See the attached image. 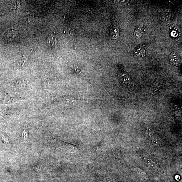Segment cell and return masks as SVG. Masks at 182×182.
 Wrapping results in <instances>:
<instances>
[{
  "instance_id": "obj_1",
  "label": "cell",
  "mask_w": 182,
  "mask_h": 182,
  "mask_svg": "<svg viewBox=\"0 0 182 182\" xmlns=\"http://www.w3.org/2000/svg\"><path fill=\"white\" fill-rule=\"evenodd\" d=\"M17 31L13 29H9L5 33L4 37V40L7 42L12 41L16 35Z\"/></svg>"
},
{
  "instance_id": "obj_2",
  "label": "cell",
  "mask_w": 182,
  "mask_h": 182,
  "mask_svg": "<svg viewBox=\"0 0 182 182\" xmlns=\"http://www.w3.org/2000/svg\"><path fill=\"white\" fill-rule=\"evenodd\" d=\"M135 56L144 57L146 54V50L143 46L140 45L134 51Z\"/></svg>"
},
{
  "instance_id": "obj_3",
  "label": "cell",
  "mask_w": 182,
  "mask_h": 182,
  "mask_svg": "<svg viewBox=\"0 0 182 182\" xmlns=\"http://www.w3.org/2000/svg\"><path fill=\"white\" fill-rule=\"evenodd\" d=\"M110 35L112 39H116L119 35V28L116 27H114L110 29Z\"/></svg>"
},
{
  "instance_id": "obj_4",
  "label": "cell",
  "mask_w": 182,
  "mask_h": 182,
  "mask_svg": "<svg viewBox=\"0 0 182 182\" xmlns=\"http://www.w3.org/2000/svg\"><path fill=\"white\" fill-rule=\"evenodd\" d=\"M57 42L56 36L54 34H51L47 38V43L50 46H55Z\"/></svg>"
},
{
  "instance_id": "obj_5",
  "label": "cell",
  "mask_w": 182,
  "mask_h": 182,
  "mask_svg": "<svg viewBox=\"0 0 182 182\" xmlns=\"http://www.w3.org/2000/svg\"><path fill=\"white\" fill-rule=\"evenodd\" d=\"M143 29L141 27H138L135 30L134 36L136 39H139L141 37L143 34Z\"/></svg>"
},
{
  "instance_id": "obj_6",
  "label": "cell",
  "mask_w": 182,
  "mask_h": 182,
  "mask_svg": "<svg viewBox=\"0 0 182 182\" xmlns=\"http://www.w3.org/2000/svg\"><path fill=\"white\" fill-rule=\"evenodd\" d=\"M170 60L175 64H178L179 61V59L178 55L176 53H172L170 56Z\"/></svg>"
},
{
  "instance_id": "obj_7",
  "label": "cell",
  "mask_w": 182,
  "mask_h": 182,
  "mask_svg": "<svg viewBox=\"0 0 182 182\" xmlns=\"http://www.w3.org/2000/svg\"><path fill=\"white\" fill-rule=\"evenodd\" d=\"M171 12L170 11H165L163 14V19L164 21H168L170 18Z\"/></svg>"
},
{
  "instance_id": "obj_8",
  "label": "cell",
  "mask_w": 182,
  "mask_h": 182,
  "mask_svg": "<svg viewBox=\"0 0 182 182\" xmlns=\"http://www.w3.org/2000/svg\"><path fill=\"white\" fill-rule=\"evenodd\" d=\"M20 5L19 2L15 1L14 2L12 6V9L14 10L15 11L18 10L20 9Z\"/></svg>"
},
{
  "instance_id": "obj_9",
  "label": "cell",
  "mask_w": 182,
  "mask_h": 182,
  "mask_svg": "<svg viewBox=\"0 0 182 182\" xmlns=\"http://www.w3.org/2000/svg\"><path fill=\"white\" fill-rule=\"evenodd\" d=\"M34 17L32 15H28L25 18V20L28 23H32L34 21Z\"/></svg>"
}]
</instances>
